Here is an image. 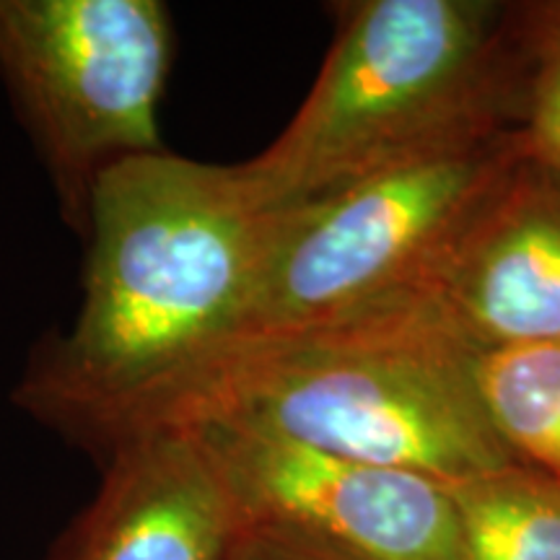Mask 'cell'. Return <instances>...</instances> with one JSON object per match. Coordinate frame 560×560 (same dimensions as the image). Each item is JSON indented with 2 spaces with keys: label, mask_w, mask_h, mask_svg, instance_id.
I'll return each instance as SVG.
<instances>
[{
  "label": "cell",
  "mask_w": 560,
  "mask_h": 560,
  "mask_svg": "<svg viewBox=\"0 0 560 560\" xmlns=\"http://www.w3.org/2000/svg\"><path fill=\"white\" fill-rule=\"evenodd\" d=\"M172 52L161 0H0V75L81 240L104 174L164 151Z\"/></svg>",
  "instance_id": "obj_5"
},
{
  "label": "cell",
  "mask_w": 560,
  "mask_h": 560,
  "mask_svg": "<svg viewBox=\"0 0 560 560\" xmlns=\"http://www.w3.org/2000/svg\"><path fill=\"white\" fill-rule=\"evenodd\" d=\"M272 215L242 166L166 149L112 166L91 195L79 314L37 348L16 408L100 462L156 429L240 335Z\"/></svg>",
  "instance_id": "obj_1"
},
{
  "label": "cell",
  "mask_w": 560,
  "mask_h": 560,
  "mask_svg": "<svg viewBox=\"0 0 560 560\" xmlns=\"http://www.w3.org/2000/svg\"><path fill=\"white\" fill-rule=\"evenodd\" d=\"M50 560H229L244 514L192 429H156L102 462Z\"/></svg>",
  "instance_id": "obj_8"
},
{
  "label": "cell",
  "mask_w": 560,
  "mask_h": 560,
  "mask_svg": "<svg viewBox=\"0 0 560 560\" xmlns=\"http://www.w3.org/2000/svg\"><path fill=\"white\" fill-rule=\"evenodd\" d=\"M462 560H560V482L524 465L450 488Z\"/></svg>",
  "instance_id": "obj_10"
},
{
  "label": "cell",
  "mask_w": 560,
  "mask_h": 560,
  "mask_svg": "<svg viewBox=\"0 0 560 560\" xmlns=\"http://www.w3.org/2000/svg\"><path fill=\"white\" fill-rule=\"evenodd\" d=\"M192 429L213 454L244 520L283 524L359 560H462L446 486L332 457L229 423Z\"/></svg>",
  "instance_id": "obj_6"
},
{
  "label": "cell",
  "mask_w": 560,
  "mask_h": 560,
  "mask_svg": "<svg viewBox=\"0 0 560 560\" xmlns=\"http://www.w3.org/2000/svg\"><path fill=\"white\" fill-rule=\"evenodd\" d=\"M509 11L493 0H363L293 120L240 164L285 210L397 161L501 130Z\"/></svg>",
  "instance_id": "obj_3"
},
{
  "label": "cell",
  "mask_w": 560,
  "mask_h": 560,
  "mask_svg": "<svg viewBox=\"0 0 560 560\" xmlns=\"http://www.w3.org/2000/svg\"><path fill=\"white\" fill-rule=\"evenodd\" d=\"M389 306L472 353L560 340V177L524 153L429 276L380 310Z\"/></svg>",
  "instance_id": "obj_7"
},
{
  "label": "cell",
  "mask_w": 560,
  "mask_h": 560,
  "mask_svg": "<svg viewBox=\"0 0 560 560\" xmlns=\"http://www.w3.org/2000/svg\"><path fill=\"white\" fill-rule=\"evenodd\" d=\"M229 560H359L283 524L244 520Z\"/></svg>",
  "instance_id": "obj_12"
},
{
  "label": "cell",
  "mask_w": 560,
  "mask_h": 560,
  "mask_svg": "<svg viewBox=\"0 0 560 560\" xmlns=\"http://www.w3.org/2000/svg\"><path fill=\"white\" fill-rule=\"evenodd\" d=\"M472 363V350L389 306L229 348L156 429L229 423L454 488L520 465L482 410Z\"/></svg>",
  "instance_id": "obj_2"
},
{
  "label": "cell",
  "mask_w": 560,
  "mask_h": 560,
  "mask_svg": "<svg viewBox=\"0 0 560 560\" xmlns=\"http://www.w3.org/2000/svg\"><path fill=\"white\" fill-rule=\"evenodd\" d=\"M472 374L511 457L560 482V340L480 350Z\"/></svg>",
  "instance_id": "obj_9"
},
{
  "label": "cell",
  "mask_w": 560,
  "mask_h": 560,
  "mask_svg": "<svg viewBox=\"0 0 560 560\" xmlns=\"http://www.w3.org/2000/svg\"><path fill=\"white\" fill-rule=\"evenodd\" d=\"M522 159V132L501 128L276 210L255 296L229 348L408 296Z\"/></svg>",
  "instance_id": "obj_4"
},
{
  "label": "cell",
  "mask_w": 560,
  "mask_h": 560,
  "mask_svg": "<svg viewBox=\"0 0 560 560\" xmlns=\"http://www.w3.org/2000/svg\"><path fill=\"white\" fill-rule=\"evenodd\" d=\"M545 19L535 30V75L522 143L532 164L560 177V5Z\"/></svg>",
  "instance_id": "obj_11"
}]
</instances>
